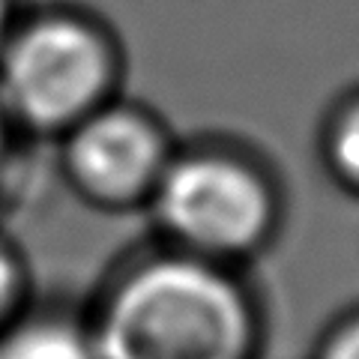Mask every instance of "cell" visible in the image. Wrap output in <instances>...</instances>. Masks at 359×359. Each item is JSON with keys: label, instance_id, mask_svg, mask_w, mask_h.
<instances>
[{"label": "cell", "instance_id": "ba28073f", "mask_svg": "<svg viewBox=\"0 0 359 359\" xmlns=\"http://www.w3.org/2000/svg\"><path fill=\"white\" fill-rule=\"evenodd\" d=\"M306 359H359V306L332 314Z\"/></svg>", "mask_w": 359, "mask_h": 359}, {"label": "cell", "instance_id": "9c48e42d", "mask_svg": "<svg viewBox=\"0 0 359 359\" xmlns=\"http://www.w3.org/2000/svg\"><path fill=\"white\" fill-rule=\"evenodd\" d=\"M9 129H13V123H9L4 108H0V192H4V183L9 174V162H13V138H9Z\"/></svg>", "mask_w": 359, "mask_h": 359}, {"label": "cell", "instance_id": "52a82bcc", "mask_svg": "<svg viewBox=\"0 0 359 359\" xmlns=\"http://www.w3.org/2000/svg\"><path fill=\"white\" fill-rule=\"evenodd\" d=\"M36 297H33V273L25 252L13 237L0 231V330L25 314Z\"/></svg>", "mask_w": 359, "mask_h": 359}, {"label": "cell", "instance_id": "3957f363", "mask_svg": "<svg viewBox=\"0 0 359 359\" xmlns=\"http://www.w3.org/2000/svg\"><path fill=\"white\" fill-rule=\"evenodd\" d=\"M111 81V45L84 18H33L0 45V108L33 132L66 135L108 102Z\"/></svg>", "mask_w": 359, "mask_h": 359}, {"label": "cell", "instance_id": "30bf717a", "mask_svg": "<svg viewBox=\"0 0 359 359\" xmlns=\"http://www.w3.org/2000/svg\"><path fill=\"white\" fill-rule=\"evenodd\" d=\"M13 30V0H0V45Z\"/></svg>", "mask_w": 359, "mask_h": 359}, {"label": "cell", "instance_id": "5b68a950", "mask_svg": "<svg viewBox=\"0 0 359 359\" xmlns=\"http://www.w3.org/2000/svg\"><path fill=\"white\" fill-rule=\"evenodd\" d=\"M0 359H93L81 311L33 302L0 330Z\"/></svg>", "mask_w": 359, "mask_h": 359}, {"label": "cell", "instance_id": "7a4b0ae2", "mask_svg": "<svg viewBox=\"0 0 359 359\" xmlns=\"http://www.w3.org/2000/svg\"><path fill=\"white\" fill-rule=\"evenodd\" d=\"M144 212L153 240L249 269L282 231V195L266 171L233 150H174Z\"/></svg>", "mask_w": 359, "mask_h": 359}, {"label": "cell", "instance_id": "6da1fadb", "mask_svg": "<svg viewBox=\"0 0 359 359\" xmlns=\"http://www.w3.org/2000/svg\"><path fill=\"white\" fill-rule=\"evenodd\" d=\"M93 359H264L266 309L249 269L159 240L105 273L81 309Z\"/></svg>", "mask_w": 359, "mask_h": 359}, {"label": "cell", "instance_id": "277c9868", "mask_svg": "<svg viewBox=\"0 0 359 359\" xmlns=\"http://www.w3.org/2000/svg\"><path fill=\"white\" fill-rule=\"evenodd\" d=\"M174 156L153 117L105 102L63 135V174L72 192L105 212L144 210Z\"/></svg>", "mask_w": 359, "mask_h": 359}, {"label": "cell", "instance_id": "8992f818", "mask_svg": "<svg viewBox=\"0 0 359 359\" xmlns=\"http://www.w3.org/2000/svg\"><path fill=\"white\" fill-rule=\"evenodd\" d=\"M323 156L335 183L359 198V99L332 117L323 138Z\"/></svg>", "mask_w": 359, "mask_h": 359}]
</instances>
